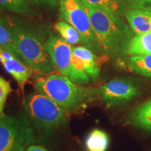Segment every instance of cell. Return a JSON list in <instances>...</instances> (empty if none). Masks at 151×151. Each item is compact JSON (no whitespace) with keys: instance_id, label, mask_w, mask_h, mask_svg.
Here are the masks:
<instances>
[{"instance_id":"14","label":"cell","mask_w":151,"mask_h":151,"mask_svg":"<svg viewBox=\"0 0 151 151\" xmlns=\"http://www.w3.org/2000/svg\"><path fill=\"white\" fill-rule=\"evenodd\" d=\"M0 11L27 17L37 15L26 0H0Z\"/></svg>"},{"instance_id":"24","label":"cell","mask_w":151,"mask_h":151,"mask_svg":"<svg viewBox=\"0 0 151 151\" xmlns=\"http://www.w3.org/2000/svg\"><path fill=\"white\" fill-rule=\"evenodd\" d=\"M148 5H149V6H147L145 7V8H146L147 9H148L149 11H151V2H150V4H149Z\"/></svg>"},{"instance_id":"20","label":"cell","mask_w":151,"mask_h":151,"mask_svg":"<svg viewBox=\"0 0 151 151\" xmlns=\"http://www.w3.org/2000/svg\"><path fill=\"white\" fill-rule=\"evenodd\" d=\"M13 91L11 83L0 75V116H4L6 102L11 92Z\"/></svg>"},{"instance_id":"10","label":"cell","mask_w":151,"mask_h":151,"mask_svg":"<svg viewBox=\"0 0 151 151\" xmlns=\"http://www.w3.org/2000/svg\"><path fill=\"white\" fill-rule=\"evenodd\" d=\"M0 63L7 73L16 81L19 88L23 91L26 83L32 74V71L0 44Z\"/></svg>"},{"instance_id":"1","label":"cell","mask_w":151,"mask_h":151,"mask_svg":"<svg viewBox=\"0 0 151 151\" xmlns=\"http://www.w3.org/2000/svg\"><path fill=\"white\" fill-rule=\"evenodd\" d=\"M12 37L15 56L32 71L48 75L55 67L47 53L44 44L49 35L47 25L37 26L18 16H4Z\"/></svg>"},{"instance_id":"13","label":"cell","mask_w":151,"mask_h":151,"mask_svg":"<svg viewBox=\"0 0 151 151\" xmlns=\"http://www.w3.org/2000/svg\"><path fill=\"white\" fill-rule=\"evenodd\" d=\"M124 19L134 36L151 31V11L145 7L131 9Z\"/></svg>"},{"instance_id":"7","label":"cell","mask_w":151,"mask_h":151,"mask_svg":"<svg viewBox=\"0 0 151 151\" xmlns=\"http://www.w3.org/2000/svg\"><path fill=\"white\" fill-rule=\"evenodd\" d=\"M100 62L97 55L83 46L73 47L69 78L75 83L89 84L99 80Z\"/></svg>"},{"instance_id":"11","label":"cell","mask_w":151,"mask_h":151,"mask_svg":"<svg viewBox=\"0 0 151 151\" xmlns=\"http://www.w3.org/2000/svg\"><path fill=\"white\" fill-rule=\"evenodd\" d=\"M124 123L151 134V97L132 109L124 118Z\"/></svg>"},{"instance_id":"15","label":"cell","mask_w":151,"mask_h":151,"mask_svg":"<svg viewBox=\"0 0 151 151\" xmlns=\"http://www.w3.org/2000/svg\"><path fill=\"white\" fill-rule=\"evenodd\" d=\"M110 139L108 134L99 129H94L87 136L85 144L88 151H106Z\"/></svg>"},{"instance_id":"18","label":"cell","mask_w":151,"mask_h":151,"mask_svg":"<svg viewBox=\"0 0 151 151\" xmlns=\"http://www.w3.org/2000/svg\"><path fill=\"white\" fill-rule=\"evenodd\" d=\"M129 65L134 73L151 78V54L130 56Z\"/></svg>"},{"instance_id":"23","label":"cell","mask_w":151,"mask_h":151,"mask_svg":"<svg viewBox=\"0 0 151 151\" xmlns=\"http://www.w3.org/2000/svg\"><path fill=\"white\" fill-rule=\"evenodd\" d=\"M137 1L142 7H146L151 2V0H137Z\"/></svg>"},{"instance_id":"8","label":"cell","mask_w":151,"mask_h":151,"mask_svg":"<svg viewBox=\"0 0 151 151\" xmlns=\"http://www.w3.org/2000/svg\"><path fill=\"white\" fill-rule=\"evenodd\" d=\"M99 98L107 107L119 106L127 104L139 95L141 87L134 79L116 78L98 88Z\"/></svg>"},{"instance_id":"2","label":"cell","mask_w":151,"mask_h":151,"mask_svg":"<svg viewBox=\"0 0 151 151\" xmlns=\"http://www.w3.org/2000/svg\"><path fill=\"white\" fill-rule=\"evenodd\" d=\"M83 2L89 14L104 55L112 58H122L128 55V48L134 35L124 18L101 10L84 1Z\"/></svg>"},{"instance_id":"16","label":"cell","mask_w":151,"mask_h":151,"mask_svg":"<svg viewBox=\"0 0 151 151\" xmlns=\"http://www.w3.org/2000/svg\"><path fill=\"white\" fill-rule=\"evenodd\" d=\"M149 54H151V31L134 36L128 48V55L139 56Z\"/></svg>"},{"instance_id":"12","label":"cell","mask_w":151,"mask_h":151,"mask_svg":"<svg viewBox=\"0 0 151 151\" xmlns=\"http://www.w3.org/2000/svg\"><path fill=\"white\" fill-rule=\"evenodd\" d=\"M101 10L124 18L127 11L133 9L143 8L137 0H83Z\"/></svg>"},{"instance_id":"19","label":"cell","mask_w":151,"mask_h":151,"mask_svg":"<svg viewBox=\"0 0 151 151\" xmlns=\"http://www.w3.org/2000/svg\"><path fill=\"white\" fill-rule=\"evenodd\" d=\"M0 44L15 55L12 37L4 16L0 14Z\"/></svg>"},{"instance_id":"21","label":"cell","mask_w":151,"mask_h":151,"mask_svg":"<svg viewBox=\"0 0 151 151\" xmlns=\"http://www.w3.org/2000/svg\"><path fill=\"white\" fill-rule=\"evenodd\" d=\"M28 3L36 6H48L50 7H58L60 5V0H26Z\"/></svg>"},{"instance_id":"22","label":"cell","mask_w":151,"mask_h":151,"mask_svg":"<svg viewBox=\"0 0 151 151\" xmlns=\"http://www.w3.org/2000/svg\"><path fill=\"white\" fill-rule=\"evenodd\" d=\"M27 151H48V150L44 146L35 143V144L30 145L27 148Z\"/></svg>"},{"instance_id":"9","label":"cell","mask_w":151,"mask_h":151,"mask_svg":"<svg viewBox=\"0 0 151 151\" xmlns=\"http://www.w3.org/2000/svg\"><path fill=\"white\" fill-rule=\"evenodd\" d=\"M44 46L55 69L61 74L69 78L73 49L71 45L60 36L50 32Z\"/></svg>"},{"instance_id":"6","label":"cell","mask_w":151,"mask_h":151,"mask_svg":"<svg viewBox=\"0 0 151 151\" xmlns=\"http://www.w3.org/2000/svg\"><path fill=\"white\" fill-rule=\"evenodd\" d=\"M59 17L73 26L82 39L83 46L96 55H104L99 41L92 27L89 14L82 0H60Z\"/></svg>"},{"instance_id":"4","label":"cell","mask_w":151,"mask_h":151,"mask_svg":"<svg viewBox=\"0 0 151 151\" xmlns=\"http://www.w3.org/2000/svg\"><path fill=\"white\" fill-rule=\"evenodd\" d=\"M24 107L39 138L51 137L68 124L69 113L51 99L37 91L27 96Z\"/></svg>"},{"instance_id":"5","label":"cell","mask_w":151,"mask_h":151,"mask_svg":"<svg viewBox=\"0 0 151 151\" xmlns=\"http://www.w3.org/2000/svg\"><path fill=\"white\" fill-rule=\"evenodd\" d=\"M39 138L25 113L0 116V151H27Z\"/></svg>"},{"instance_id":"3","label":"cell","mask_w":151,"mask_h":151,"mask_svg":"<svg viewBox=\"0 0 151 151\" xmlns=\"http://www.w3.org/2000/svg\"><path fill=\"white\" fill-rule=\"evenodd\" d=\"M37 91L44 94L68 113H78L99 98L98 88H87L73 83L61 73H50L37 79Z\"/></svg>"},{"instance_id":"17","label":"cell","mask_w":151,"mask_h":151,"mask_svg":"<svg viewBox=\"0 0 151 151\" xmlns=\"http://www.w3.org/2000/svg\"><path fill=\"white\" fill-rule=\"evenodd\" d=\"M54 29L60 37L71 46L80 43L82 44V39L78 32L65 20L57 22L54 25Z\"/></svg>"}]
</instances>
